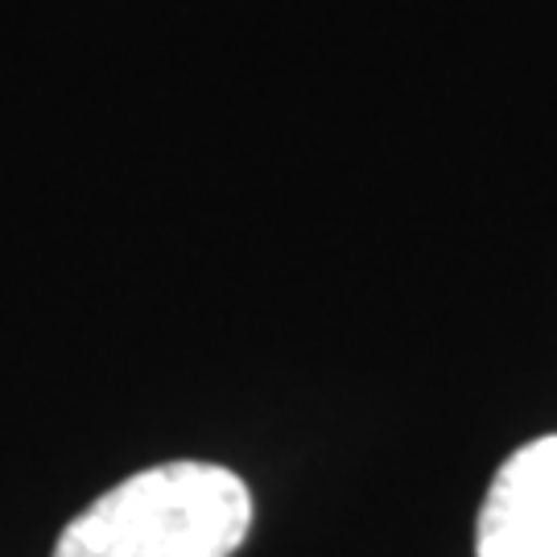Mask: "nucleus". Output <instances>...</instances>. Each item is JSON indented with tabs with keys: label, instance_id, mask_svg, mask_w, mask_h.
I'll list each match as a JSON object with an SVG mask.
<instances>
[{
	"label": "nucleus",
	"instance_id": "nucleus-2",
	"mask_svg": "<svg viewBox=\"0 0 557 557\" xmlns=\"http://www.w3.org/2000/svg\"><path fill=\"white\" fill-rule=\"evenodd\" d=\"M479 557H557V434L504 458L475 524Z\"/></svg>",
	"mask_w": 557,
	"mask_h": 557
},
{
	"label": "nucleus",
	"instance_id": "nucleus-1",
	"mask_svg": "<svg viewBox=\"0 0 557 557\" xmlns=\"http://www.w3.org/2000/svg\"><path fill=\"white\" fill-rule=\"evenodd\" d=\"M252 529V492L220 462H161L103 492L50 557H232Z\"/></svg>",
	"mask_w": 557,
	"mask_h": 557
}]
</instances>
